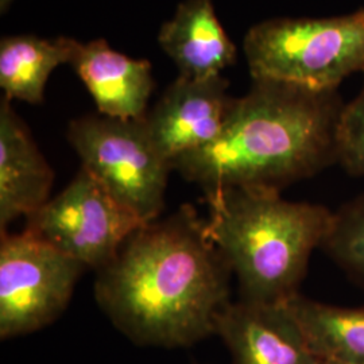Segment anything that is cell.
Returning <instances> with one entry per match:
<instances>
[{"instance_id": "cell-3", "label": "cell", "mask_w": 364, "mask_h": 364, "mask_svg": "<svg viewBox=\"0 0 364 364\" xmlns=\"http://www.w3.org/2000/svg\"><path fill=\"white\" fill-rule=\"evenodd\" d=\"M205 200L209 236L236 275L242 299L281 304L299 294L333 212L258 188L219 189Z\"/></svg>"}, {"instance_id": "cell-6", "label": "cell", "mask_w": 364, "mask_h": 364, "mask_svg": "<svg viewBox=\"0 0 364 364\" xmlns=\"http://www.w3.org/2000/svg\"><path fill=\"white\" fill-rule=\"evenodd\" d=\"M87 267L36 235L1 232L0 336L18 338L58 318Z\"/></svg>"}, {"instance_id": "cell-10", "label": "cell", "mask_w": 364, "mask_h": 364, "mask_svg": "<svg viewBox=\"0 0 364 364\" xmlns=\"http://www.w3.org/2000/svg\"><path fill=\"white\" fill-rule=\"evenodd\" d=\"M54 173L11 100L0 102V228L28 218L50 200Z\"/></svg>"}, {"instance_id": "cell-5", "label": "cell", "mask_w": 364, "mask_h": 364, "mask_svg": "<svg viewBox=\"0 0 364 364\" xmlns=\"http://www.w3.org/2000/svg\"><path fill=\"white\" fill-rule=\"evenodd\" d=\"M69 144L87 170L144 224L158 220L173 165L151 139L144 117L105 115L70 122Z\"/></svg>"}, {"instance_id": "cell-19", "label": "cell", "mask_w": 364, "mask_h": 364, "mask_svg": "<svg viewBox=\"0 0 364 364\" xmlns=\"http://www.w3.org/2000/svg\"><path fill=\"white\" fill-rule=\"evenodd\" d=\"M358 13L360 14V15H362V16H364V7H363V9H360V10H359V11H358Z\"/></svg>"}, {"instance_id": "cell-9", "label": "cell", "mask_w": 364, "mask_h": 364, "mask_svg": "<svg viewBox=\"0 0 364 364\" xmlns=\"http://www.w3.org/2000/svg\"><path fill=\"white\" fill-rule=\"evenodd\" d=\"M216 335L227 346L232 364H317L320 360L287 302H231L218 320Z\"/></svg>"}, {"instance_id": "cell-15", "label": "cell", "mask_w": 364, "mask_h": 364, "mask_svg": "<svg viewBox=\"0 0 364 364\" xmlns=\"http://www.w3.org/2000/svg\"><path fill=\"white\" fill-rule=\"evenodd\" d=\"M321 250L364 287V193L333 212Z\"/></svg>"}, {"instance_id": "cell-14", "label": "cell", "mask_w": 364, "mask_h": 364, "mask_svg": "<svg viewBox=\"0 0 364 364\" xmlns=\"http://www.w3.org/2000/svg\"><path fill=\"white\" fill-rule=\"evenodd\" d=\"M318 359L364 364V308H344L296 294L285 301Z\"/></svg>"}, {"instance_id": "cell-11", "label": "cell", "mask_w": 364, "mask_h": 364, "mask_svg": "<svg viewBox=\"0 0 364 364\" xmlns=\"http://www.w3.org/2000/svg\"><path fill=\"white\" fill-rule=\"evenodd\" d=\"M105 117L142 119L154 90L151 65L109 48L105 39L80 43L70 63Z\"/></svg>"}, {"instance_id": "cell-8", "label": "cell", "mask_w": 364, "mask_h": 364, "mask_svg": "<svg viewBox=\"0 0 364 364\" xmlns=\"http://www.w3.org/2000/svg\"><path fill=\"white\" fill-rule=\"evenodd\" d=\"M235 102L223 76H178L144 120L153 142L173 165L220 136Z\"/></svg>"}, {"instance_id": "cell-13", "label": "cell", "mask_w": 364, "mask_h": 364, "mask_svg": "<svg viewBox=\"0 0 364 364\" xmlns=\"http://www.w3.org/2000/svg\"><path fill=\"white\" fill-rule=\"evenodd\" d=\"M80 42L11 36L0 41V87L6 97L39 105L53 70L72 63Z\"/></svg>"}, {"instance_id": "cell-12", "label": "cell", "mask_w": 364, "mask_h": 364, "mask_svg": "<svg viewBox=\"0 0 364 364\" xmlns=\"http://www.w3.org/2000/svg\"><path fill=\"white\" fill-rule=\"evenodd\" d=\"M180 76L209 78L234 65L237 50L216 16L212 0H183L158 34Z\"/></svg>"}, {"instance_id": "cell-16", "label": "cell", "mask_w": 364, "mask_h": 364, "mask_svg": "<svg viewBox=\"0 0 364 364\" xmlns=\"http://www.w3.org/2000/svg\"><path fill=\"white\" fill-rule=\"evenodd\" d=\"M338 164L353 177H364V80L356 97L344 105L336 129Z\"/></svg>"}, {"instance_id": "cell-18", "label": "cell", "mask_w": 364, "mask_h": 364, "mask_svg": "<svg viewBox=\"0 0 364 364\" xmlns=\"http://www.w3.org/2000/svg\"><path fill=\"white\" fill-rule=\"evenodd\" d=\"M317 364H347V363H340V362H335V360H323V359H320L318 360V363Z\"/></svg>"}, {"instance_id": "cell-4", "label": "cell", "mask_w": 364, "mask_h": 364, "mask_svg": "<svg viewBox=\"0 0 364 364\" xmlns=\"http://www.w3.org/2000/svg\"><path fill=\"white\" fill-rule=\"evenodd\" d=\"M245 54L252 80L338 90L364 75V16L277 18L251 27Z\"/></svg>"}, {"instance_id": "cell-1", "label": "cell", "mask_w": 364, "mask_h": 364, "mask_svg": "<svg viewBox=\"0 0 364 364\" xmlns=\"http://www.w3.org/2000/svg\"><path fill=\"white\" fill-rule=\"evenodd\" d=\"M231 274L207 219L183 205L131 235L97 272L95 297L132 341L188 347L216 335L218 320L231 304Z\"/></svg>"}, {"instance_id": "cell-2", "label": "cell", "mask_w": 364, "mask_h": 364, "mask_svg": "<svg viewBox=\"0 0 364 364\" xmlns=\"http://www.w3.org/2000/svg\"><path fill=\"white\" fill-rule=\"evenodd\" d=\"M338 90L254 80L236 99L220 136L173 162L205 193L225 188L281 192L338 164Z\"/></svg>"}, {"instance_id": "cell-7", "label": "cell", "mask_w": 364, "mask_h": 364, "mask_svg": "<svg viewBox=\"0 0 364 364\" xmlns=\"http://www.w3.org/2000/svg\"><path fill=\"white\" fill-rule=\"evenodd\" d=\"M146 225L85 169L27 218L26 230L87 269L99 272Z\"/></svg>"}, {"instance_id": "cell-17", "label": "cell", "mask_w": 364, "mask_h": 364, "mask_svg": "<svg viewBox=\"0 0 364 364\" xmlns=\"http://www.w3.org/2000/svg\"><path fill=\"white\" fill-rule=\"evenodd\" d=\"M13 1L14 0H0V10L4 13Z\"/></svg>"}]
</instances>
